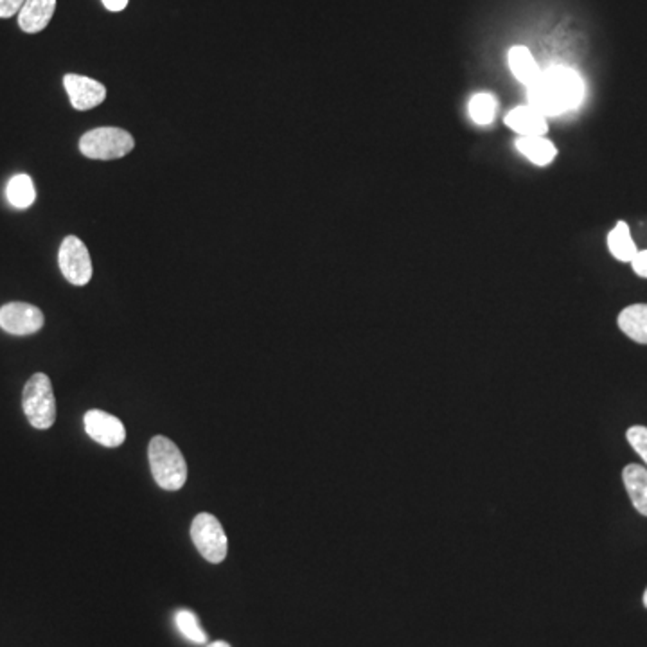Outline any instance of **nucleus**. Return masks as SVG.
Segmentation results:
<instances>
[{
  "label": "nucleus",
  "mask_w": 647,
  "mask_h": 647,
  "mask_svg": "<svg viewBox=\"0 0 647 647\" xmlns=\"http://www.w3.org/2000/svg\"><path fill=\"white\" fill-rule=\"evenodd\" d=\"M619 328L632 340L647 344V304H633L621 311Z\"/></svg>",
  "instance_id": "nucleus-15"
},
{
  "label": "nucleus",
  "mask_w": 647,
  "mask_h": 647,
  "mask_svg": "<svg viewBox=\"0 0 647 647\" xmlns=\"http://www.w3.org/2000/svg\"><path fill=\"white\" fill-rule=\"evenodd\" d=\"M505 125L511 130H514L516 134H520L522 137L545 135L549 132L547 117L541 112H538L536 108H532L531 105L513 108L505 116Z\"/></svg>",
  "instance_id": "nucleus-10"
},
{
  "label": "nucleus",
  "mask_w": 647,
  "mask_h": 647,
  "mask_svg": "<svg viewBox=\"0 0 647 647\" xmlns=\"http://www.w3.org/2000/svg\"><path fill=\"white\" fill-rule=\"evenodd\" d=\"M626 491L633 507L647 516V469L639 464H630L623 471Z\"/></svg>",
  "instance_id": "nucleus-14"
},
{
  "label": "nucleus",
  "mask_w": 647,
  "mask_h": 647,
  "mask_svg": "<svg viewBox=\"0 0 647 647\" xmlns=\"http://www.w3.org/2000/svg\"><path fill=\"white\" fill-rule=\"evenodd\" d=\"M507 61H509V67H511L514 78L527 87L532 85L541 74V69L536 63L532 52L523 45L513 47L507 54Z\"/></svg>",
  "instance_id": "nucleus-12"
},
{
  "label": "nucleus",
  "mask_w": 647,
  "mask_h": 647,
  "mask_svg": "<svg viewBox=\"0 0 647 647\" xmlns=\"http://www.w3.org/2000/svg\"><path fill=\"white\" fill-rule=\"evenodd\" d=\"M7 202L14 209H27L36 200V189L29 175H14L5 188Z\"/></svg>",
  "instance_id": "nucleus-17"
},
{
  "label": "nucleus",
  "mask_w": 647,
  "mask_h": 647,
  "mask_svg": "<svg viewBox=\"0 0 647 647\" xmlns=\"http://www.w3.org/2000/svg\"><path fill=\"white\" fill-rule=\"evenodd\" d=\"M191 540L199 549V552L209 563L217 565L225 559L228 550V541L219 520L213 514L200 513L199 516H195L191 523Z\"/></svg>",
  "instance_id": "nucleus-5"
},
{
  "label": "nucleus",
  "mask_w": 647,
  "mask_h": 647,
  "mask_svg": "<svg viewBox=\"0 0 647 647\" xmlns=\"http://www.w3.org/2000/svg\"><path fill=\"white\" fill-rule=\"evenodd\" d=\"M175 623H177V628L180 630V633H182L188 641H191V642H195V644H206V642H208V635H206V632L200 628L199 619H197V615H195L193 612H189V610H180V612H177Z\"/></svg>",
  "instance_id": "nucleus-19"
},
{
  "label": "nucleus",
  "mask_w": 647,
  "mask_h": 647,
  "mask_svg": "<svg viewBox=\"0 0 647 647\" xmlns=\"http://www.w3.org/2000/svg\"><path fill=\"white\" fill-rule=\"evenodd\" d=\"M644 606H646V608H647V590H646V594H644Z\"/></svg>",
  "instance_id": "nucleus-25"
},
{
  "label": "nucleus",
  "mask_w": 647,
  "mask_h": 647,
  "mask_svg": "<svg viewBox=\"0 0 647 647\" xmlns=\"http://www.w3.org/2000/svg\"><path fill=\"white\" fill-rule=\"evenodd\" d=\"M101 2H103V5H105L108 11L119 13V11H123V9L128 5L130 0H101Z\"/></svg>",
  "instance_id": "nucleus-23"
},
{
  "label": "nucleus",
  "mask_w": 647,
  "mask_h": 647,
  "mask_svg": "<svg viewBox=\"0 0 647 647\" xmlns=\"http://www.w3.org/2000/svg\"><path fill=\"white\" fill-rule=\"evenodd\" d=\"M494 114H496V101L493 96L476 94L469 101V116L476 125H480V126L491 125L494 119Z\"/></svg>",
  "instance_id": "nucleus-18"
},
{
  "label": "nucleus",
  "mask_w": 647,
  "mask_h": 647,
  "mask_svg": "<svg viewBox=\"0 0 647 647\" xmlns=\"http://www.w3.org/2000/svg\"><path fill=\"white\" fill-rule=\"evenodd\" d=\"M56 11V0H25L18 13V25L23 32L43 31Z\"/></svg>",
  "instance_id": "nucleus-11"
},
{
  "label": "nucleus",
  "mask_w": 647,
  "mask_h": 647,
  "mask_svg": "<svg viewBox=\"0 0 647 647\" xmlns=\"http://www.w3.org/2000/svg\"><path fill=\"white\" fill-rule=\"evenodd\" d=\"M516 148L536 166H549L558 155L556 146L549 139H545V135L520 137L516 141Z\"/></svg>",
  "instance_id": "nucleus-13"
},
{
  "label": "nucleus",
  "mask_w": 647,
  "mask_h": 647,
  "mask_svg": "<svg viewBox=\"0 0 647 647\" xmlns=\"http://www.w3.org/2000/svg\"><path fill=\"white\" fill-rule=\"evenodd\" d=\"M83 423L87 433L101 446L117 448L126 439L125 425L116 416L103 411H88L83 418Z\"/></svg>",
  "instance_id": "nucleus-9"
},
{
  "label": "nucleus",
  "mask_w": 647,
  "mask_h": 647,
  "mask_svg": "<svg viewBox=\"0 0 647 647\" xmlns=\"http://www.w3.org/2000/svg\"><path fill=\"white\" fill-rule=\"evenodd\" d=\"M152 475L155 482L166 491H179L188 480V464L179 446L164 437L157 435L152 439L148 448Z\"/></svg>",
  "instance_id": "nucleus-2"
},
{
  "label": "nucleus",
  "mask_w": 647,
  "mask_h": 647,
  "mask_svg": "<svg viewBox=\"0 0 647 647\" xmlns=\"http://www.w3.org/2000/svg\"><path fill=\"white\" fill-rule=\"evenodd\" d=\"M43 313L27 302H9L0 308V328L16 337L38 333L43 328Z\"/></svg>",
  "instance_id": "nucleus-7"
},
{
  "label": "nucleus",
  "mask_w": 647,
  "mask_h": 647,
  "mask_svg": "<svg viewBox=\"0 0 647 647\" xmlns=\"http://www.w3.org/2000/svg\"><path fill=\"white\" fill-rule=\"evenodd\" d=\"M529 103L545 117L559 116L578 108L585 96L581 76L561 65L541 70L540 78L527 87Z\"/></svg>",
  "instance_id": "nucleus-1"
},
{
  "label": "nucleus",
  "mask_w": 647,
  "mask_h": 647,
  "mask_svg": "<svg viewBox=\"0 0 647 647\" xmlns=\"http://www.w3.org/2000/svg\"><path fill=\"white\" fill-rule=\"evenodd\" d=\"M22 409L36 430H47L56 421V400L47 374L36 373L29 378L22 394Z\"/></svg>",
  "instance_id": "nucleus-3"
},
{
  "label": "nucleus",
  "mask_w": 647,
  "mask_h": 647,
  "mask_svg": "<svg viewBox=\"0 0 647 647\" xmlns=\"http://www.w3.org/2000/svg\"><path fill=\"white\" fill-rule=\"evenodd\" d=\"M632 264H633V270H635V273H637V275L646 277L647 279V250L637 252V255L633 257Z\"/></svg>",
  "instance_id": "nucleus-22"
},
{
  "label": "nucleus",
  "mask_w": 647,
  "mask_h": 647,
  "mask_svg": "<svg viewBox=\"0 0 647 647\" xmlns=\"http://www.w3.org/2000/svg\"><path fill=\"white\" fill-rule=\"evenodd\" d=\"M25 0H0V18H9L20 13Z\"/></svg>",
  "instance_id": "nucleus-21"
},
{
  "label": "nucleus",
  "mask_w": 647,
  "mask_h": 647,
  "mask_svg": "<svg viewBox=\"0 0 647 647\" xmlns=\"http://www.w3.org/2000/svg\"><path fill=\"white\" fill-rule=\"evenodd\" d=\"M208 647H230L226 642H223V641H217V642H213V644H209Z\"/></svg>",
  "instance_id": "nucleus-24"
},
{
  "label": "nucleus",
  "mask_w": 647,
  "mask_h": 647,
  "mask_svg": "<svg viewBox=\"0 0 647 647\" xmlns=\"http://www.w3.org/2000/svg\"><path fill=\"white\" fill-rule=\"evenodd\" d=\"M135 146L134 137L114 126L94 128L79 139V152L92 161H116L126 157Z\"/></svg>",
  "instance_id": "nucleus-4"
},
{
  "label": "nucleus",
  "mask_w": 647,
  "mask_h": 647,
  "mask_svg": "<svg viewBox=\"0 0 647 647\" xmlns=\"http://www.w3.org/2000/svg\"><path fill=\"white\" fill-rule=\"evenodd\" d=\"M608 248L614 254L615 259L624 261V263H632L633 257L637 255V245L632 237L630 226L624 221H619L615 225V228H612V232L608 234Z\"/></svg>",
  "instance_id": "nucleus-16"
},
{
  "label": "nucleus",
  "mask_w": 647,
  "mask_h": 647,
  "mask_svg": "<svg viewBox=\"0 0 647 647\" xmlns=\"http://www.w3.org/2000/svg\"><path fill=\"white\" fill-rule=\"evenodd\" d=\"M628 440L633 446V449L644 458L647 464V429L646 427H632L628 430Z\"/></svg>",
  "instance_id": "nucleus-20"
},
{
  "label": "nucleus",
  "mask_w": 647,
  "mask_h": 647,
  "mask_svg": "<svg viewBox=\"0 0 647 647\" xmlns=\"http://www.w3.org/2000/svg\"><path fill=\"white\" fill-rule=\"evenodd\" d=\"M63 87L69 94L70 105L81 112L99 106L106 97L105 85L92 78H87V76L67 74L63 78Z\"/></svg>",
  "instance_id": "nucleus-8"
},
{
  "label": "nucleus",
  "mask_w": 647,
  "mask_h": 647,
  "mask_svg": "<svg viewBox=\"0 0 647 647\" xmlns=\"http://www.w3.org/2000/svg\"><path fill=\"white\" fill-rule=\"evenodd\" d=\"M58 264L63 277L74 286H85L92 279V259L88 248L76 236H67L61 241Z\"/></svg>",
  "instance_id": "nucleus-6"
}]
</instances>
